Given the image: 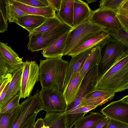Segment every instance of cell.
Instances as JSON below:
<instances>
[{"label":"cell","instance_id":"6da1fadb","mask_svg":"<svg viewBox=\"0 0 128 128\" xmlns=\"http://www.w3.org/2000/svg\"><path fill=\"white\" fill-rule=\"evenodd\" d=\"M96 88L115 93L128 88V50L118 58L106 72L100 75Z\"/></svg>","mask_w":128,"mask_h":128},{"label":"cell","instance_id":"7a4b0ae2","mask_svg":"<svg viewBox=\"0 0 128 128\" xmlns=\"http://www.w3.org/2000/svg\"><path fill=\"white\" fill-rule=\"evenodd\" d=\"M40 61L39 80L42 88H53L63 92L68 62L62 57Z\"/></svg>","mask_w":128,"mask_h":128},{"label":"cell","instance_id":"3957f363","mask_svg":"<svg viewBox=\"0 0 128 128\" xmlns=\"http://www.w3.org/2000/svg\"><path fill=\"white\" fill-rule=\"evenodd\" d=\"M106 30L104 28L91 22L89 20L71 29L67 38L63 56L68 55L74 49L92 35Z\"/></svg>","mask_w":128,"mask_h":128},{"label":"cell","instance_id":"277c9868","mask_svg":"<svg viewBox=\"0 0 128 128\" xmlns=\"http://www.w3.org/2000/svg\"><path fill=\"white\" fill-rule=\"evenodd\" d=\"M72 28L63 23L50 31L41 34H29L28 50L33 52L46 48Z\"/></svg>","mask_w":128,"mask_h":128},{"label":"cell","instance_id":"5b68a950","mask_svg":"<svg viewBox=\"0 0 128 128\" xmlns=\"http://www.w3.org/2000/svg\"><path fill=\"white\" fill-rule=\"evenodd\" d=\"M39 96L46 114L65 112L67 106L63 92L54 88H42Z\"/></svg>","mask_w":128,"mask_h":128},{"label":"cell","instance_id":"8992f818","mask_svg":"<svg viewBox=\"0 0 128 128\" xmlns=\"http://www.w3.org/2000/svg\"><path fill=\"white\" fill-rule=\"evenodd\" d=\"M42 110H44L37 90L33 96L30 95L20 104L18 112L10 128H22L31 117Z\"/></svg>","mask_w":128,"mask_h":128},{"label":"cell","instance_id":"52a82bcc","mask_svg":"<svg viewBox=\"0 0 128 128\" xmlns=\"http://www.w3.org/2000/svg\"><path fill=\"white\" fill-rule=\"evenodd\" d=\"M39 66L36 61L26 60L24 62L20 87L18 92L20 98H25L30 95L39 80Z\"/></svg>","mask_w":128,"mask_h":128},{"label":"cell","instance_id":"ba28073f","mask_svg":"<svg viewBox=\"0 0 128 128\" xmlns=\"http://www.w3.org/2000/svg\"><path fill=\"white\" fill-rule=\"evenodd\" d=\"M126 46L120 42L110 37L103 48L104 50L98 66L100 75L106 72L116 60L124 53Z\"/></svg>","mask_w":128,"mask_h":128},{"label":"cell","instance_id":"9c48e42d","mask_svg":"<svg viewBox=\"0 0 128 128\" xmlns=\"http://www.w3.org/2000/svg\"><path fill=\"white\" fill-rule=\"evenodd\" d=\"M89 20L106 30L114 31L122 28L116 13L110 10L98 8L92 11Z\"/></svg>","mask_w":128,"mask_h":128},{"label":"cell","instance_id":"30bf717a","mask_svg":"<svg viewBox=\"0 0 128 128\" xmlns=\"http://www.w3.org/2000/svg\"><path fill=\"white\" fill-rule=\"evenodd\" d=\"M100 74L98 66L90 70L86 73L82 80L76 98L71 103L74 106H80L84 98L96 88V85Z\"/></svg>","mask_w":128,"mask_h":128},{"label":"cell","instance_id":"8fae6325","mask_svg":"<svg viewBox=\"0 0 128 128\" xmlns=\"http://www.w3.org/2000/svg\"><path fill=\"white\" fill-rule=\"evenodd\" d=\"M0 59L7 68L8 73H12L23 66L22 58L7 43L0 42Z\"/></svg>","mask_w":128,"mask_h":128},{"label":"cell","instance_id":"7c38bea8","mask_svg":"<svg viewBox=\"0 0 128 128\" xmlns=\"http://www.w3.org/2000/svg\"><path fill=\"white\" fill-rule=\"evenodd\" d=\"M110 37L109 34L106 31H101L95 34L74 49L68 56L73 57L96 46L100 47L102 50Z\"/></svg>","mask_w":128,"mask_h":128},{"label":"cell","instance_id":"4fadbf2b","mask_svg":"<svg viewBox=\"0 0 128 128\" xmlns=\"http://www.w3.org/2000/svg\"><path fill=\"white\" fill-rule=\"evenodd\" d=\"M100 112L106 117L128 124V104L121 99L111 102Z\"/></svg>","mask_w":128,"mask_h":128},{"label":"cell","instance_id":"5bb4252c","mask_svg":"<svg viewBox=\"0 0 128 128\" xmlns=\"http://www.w3.org/2000/svg\"><path fill=\"white\" fill-rule=\"evenodd\" d=\"M114 92L109 90L96 89L84 98L80 107L86 106L97 107L112 100L115 94Z\"/></svg>","mask_w":128,"mask_h":128},{"label":"cell","instance_id":"9a60e30c","mask_svg":"<svg viewBox=\"0 0 128 128\" xmlns=\"http://www.w3.org/2000/svg\"><path fill=\"white\" fill-rule=\"evenodd\" d=\"M80 71L73 75L63 91L67 106L73 102L76 98L84 78L80 74Z\"/></svg>","mask_w":128,"mask_h":128},{"label":"cell","instance_id":"2e32d148","mask_svg":"<svg viewBox=\"0 0 128 128\" xmlns=\"http://www.w3.org/2000/svg\"><path fill=\"white\" fill-rule=\"evenodd\" d=\"M92 49L72 57V58L70 61L68 62V65L63 90L67 85L73 75L78 71L80 70L87 58Z\"/></svg>","mask_w":128,"mask_h":128},{"label":"cell","instance_id":"e0dca14e","mask_svg":"<svg viewBox=\"0 0 128 128\" xmlns=\"http://www.w3.org/2000/svg\"><path fill=\"white\" fill-rule=\"evenodd\" d=\"M92 12L88 4L81 0H74L73 29L88 20Z\"/></svg>","mask_w":128,"mask_h":128},{"label":"cell","instance_id":"ac0fdd59","mask_svg":"<svg viewBox=\"0 0 128 128\" xmlns=\"http://www.w3.org/2000/svg\"><path fill=\"white\" fill-rule=\"evenodd\" d=\"M11 0L19 9L27 14L41 16L46 18L54 17L56 16V11L50 5L45 7H36L26 4L17 0Z\"/></svg>","mask_w":128,"mask_h":128},{"label":"cell","instance_id":"d6986e66","mask_svg":"<svg viewBox=\"0 0 128 128\" xmlns=\"http://www.w3.org/2000/svg\"><path fill=\"white\" fill-rule=\"evenodd\" d=\"M22 69L23 66L12 73L5 97L0 107L13 98L19 91Z\"/></svg>","mask_w":128,"mask_h":128},{"label":"cell","instance_id":"ffe728a7","mask_svg":"<svg viewBox=\"0 0 128 128\" xmlns=\"http://www.w3.org/2000/svg\"><path fill=\"white\" fill-rule=\"evenodd\" d=\"M69 32L65 34L50 46L43 50L41 54L43 57L46 58H51L62 57L64 56L63 52Z\"/></svg>","mask_w":128,"mask_h":128},{"label":"cell","instance_id":"44dd1931","mask_svg":"<svg viewBox=\"0 0 128 128\" xmlns=\"http://www.w3.org/2000/svg\"><path fill=\"white\" fill-rule=\"evenodd\" d=\"M46 19L41 16L27 14L18 19L14 23L26 30L30 34L41 25Z\"/></svg>","mask_w":128,"mask_h":128},{"label":"cell","instance_id":"7402d4cb","mask_svg":"<svg viewBox=\"0 0 128 128\" xmlns=\"http://www.w3.org/2000/svg\"><path fill=\"white\" fill-rule=\"evenodd\" d=\"M74 0H62L61 6L56 16L64 24L72 28Z\"/></svg>","mask_w":128,"mask_h":128},{"label":"cell","instance_id":"603a6c76","mask_svg":"<svg viewBox=\"0 0 128 128\" xmlns=\"http://www.w3.org/2000/svg\"><path fill=\"white\" fill-rule=\"evenodd\" d=\"M102 49L99 46L94 48L80 71L81 76L84 77L88 72L94 67L99 66L102 57Z\"/></svg>","mask_w":128,"mask_h":128},{"label":"cell","instance_id":"cb8c5ba5","mask_svg":"<svg viewBox=\"0 0 128 128\" xmlns=\"http://www.w3.org/2000/svg\"><path fill=\"white\" fill-rule=\"evenodd\" d=\"M105 117L102 113H91L77 121L74 125V128H93Z\"/></svg>","mask_w":128,"mask_h":128},{"label":"cell","instance_id":"d4e9b609","mask_svg":"<svg viewBox=\"0 0 128 128\" xmlns=\"http://www.w3.org/2000/svg\"><path fill=\"white\" fill-rule=\"evenodd\" d=\"M44 120L45 124L48 128H66L64 112L46 114Z\"/></svg>","mask_w":128,"mask_h":128},{"label":"cell","instance_id":"484cf974","mask_svg":"<svg viewBox=\"0 0 128 128\" xmlns=\"http://www.w3.org/2000/svg\"><path fill=\"white\" fill-rule=\"evenodd\" d=\"M5 8L6 18L9 22H14L18 19L27 14L12 3L11 0H5Z\"/></svg>","mask_w":128,"mask_h":128},{"label":"cell","instance_id":"4316f807","mask_svg":"<svg viewBox=\"0 0 128 128\" xmlns=\"http://www.w3.org/2000/svg\"><path fill=\"white\" fill-rule=\"evenodd\" d=\"M63 24L56 16L54 17L47 18L41 25L30 34H40L50 31Z\"/></svg>","mask_w":128,"mask_h":128},{"label":"cell","instance_id":"83f0119b","mask_svg":"<svg viewBox=\"0 0 128 128\" xmlns=\"http://www.w3.org/2000/svg\"><path fill=\"white\" fill-rule=\"evenodd\" d=\"M122 28L128 32V0H126L116 13Z\"/></svg>","mask_w":128,"mask_h":128},{"label":"cell","instance_id":"f1b7e54d","mask_svg":"<svg viewBox=\"0 0 128 128\" xmlns=\"http://www.w3.org/2000/svg\"><path fill=\"white\" fill-rule=\"evenodd\" d=\"M19 106L8 113L0 114V128H10L17 114Z\"/></svg>","mask_w":128,"mask_h":128},{"label":"cell","instance_id":"f546056e","mask_svg":"<svg viewBox=\"0 0 128 128\" xmlns=\"http://www.w3.org/2000/svg\"><path fill=\"white\" fill-rule=\"evenodd\" d=\"M106 32L109 34L110 37L120 42L128 47V32L123 28L114 31L106 30Z\"/></svg>","mask_w":128,"mask_h":128},{"label":"cell","instance_id":"4dcf8cb0","mask_svg":"<svg viewBox=\"0 0 128 128\" xmlns=\"http://www.w3.org/2000/svg\"><path fill=\"white\" fill-rule=\"evenodd\" d=\"M126 0H102L100 1L99 8L100 9H108L116 12Z\"/></svg>","mask_w":128,"mask_h":128},{"label":"cell","instance_id":"1f68e13d","mask_svg":"<svg viewBox=\"0 0 128 128\" xmlns=\"http://www.w3.org/2000/svg\"><path fill=\"white\" fill-rule=\"evenodd\" d=\"M18 92L12 99L0 107V114L10 112L18 106L20 99Z\"/></svg>","mask_w":128,"mask_h":128},{"label":"cell","instance_id":"d6a6232c","mask_svg":"<svg viewBox=\"0 0 128 128\" xmlns=\"http://www.w3.org/2000/svg\"><path fill=\"white\" fill-rule=\"evenodd\" d=\"M8 26L5 8V0H0V33L8 30Z\"/></svg>","mask_w":128,"mask_h":128},{"label":"cell","instance_id":"836d02e7","mask_svg":"<svg viewBox=\"0 0 128 128\" xmlns=\"http://www.w3.org/2000/svg\"><path fill=\"white\" fill-rule=\"evenodd\" d=\"M28 6L36 7H45L50 5L47 0H17Z\"/></svg>","mask_w":128,"mask_h":128},{"label":"cell","instance_id":"e575fe53","mask_svg":"<svg viewBox=\"0 0 128 128\" xmlns=\"http://www.w3.org/2000/svg\"><path fill=\"white\" fill-rule=\"evenodd\" d=\"M108 128H128V124L111 119Z\"/></svg>","mask_w":128,"mask_h":128},{"label":"cell","instance_id":"d590c367","mask_svg":"<svg viewBox=\"0 0 128 128\" xmlns=\"http://www.w3.org/2000/svg\"><path fill=\"white\" fill-rule=\"evenodd\" d=\"M49 4L57 12L60 9L62 0H47Z\"/></svg>","mask_w":128,"mask_h":128},{"label":"cell","instance_id":"8d00e7d4","mask_svg":"<svg viewBox=\"0 0 128 128\" xmlns=\"http://www.w3.org/2000/svg\"><path fill=\"white\" fill-rule=\"evenodd\" d=\"M37 114L31 117L23 125L22 128H33Z\"/></svg>","mask_w":128,"mask_h":128},{"label":"cell","instance_id":"74e56055","mask_svg":"<svg viewBox=\"0 0 128 128\" xmlns=\"http://www.w3.org/2000/svg\"><path fill=\"white\" fill-rule=\"evenodd\" d=\"M110 119L106 116L98 124L93 128H108Z\"/></svg>","mask_w":128,"mask_h":128},{"label":"cell","instance_id":"f35d334b","mask_svg":"<svg viewBox=\"0 0 128 128\" xmlns=\"http://www.w3.org/2000/svg\"><path fill=\"white\" fill-rule=\"evenodd\" d=\"M33 128H48L44 123V118H38L35 122Z\"/></svg>","mask_w":128,"mask_h":128},{"label":"cell","instance_id":"ab89813d","mask_svg":"<svg viewBox=\"0 0 128 128\" xmlns=\"http://www.w3.org/2000/svg\"><path fill=\"white\" fill-rule=\"evenodd\" d=\"M8 73L7 68L0 59V76L5 75Z\"/></svg>","mask_w":128,"mask_h":128},{"label":"cell","instance_id":"60d3db41","mask_svg":"<svg viewBox=\"0 0 128 128\" xmlns=\"http://www.w3.org/2000/svg\"><path fill=\"white\" fill-rule=\"evenodd\" d=\"M10 82L5 86L0 96V106L4 98Z\"/></svg>","mask_w":128,"mask_h":128},{"label":"cell","instance_id":"b9f144b4","mask_svg":"<svg viewBox=\"0 0 128 128\" xmlns=\"http://www.w3.org/2000/svg\"><path fill=\"white\" fill-rule=\"evenodd\" d=\"M12 75L3 82L0 87V96L3 90L6 85L10 82L11 79Z\"/></svg>","mask_w":128,"mask_h":128},{"label":"cell","instance_id":"7bdbcfd3","mask_svg":"<svg viewBox=\"0 0 128 128\" xmlns=\"http://www.w3.org/2000/svg\"><path fill=\"white\" fill-rule=\"evenodd\" d=\"M12 75L11 74L8 73L5 75L0 76V83L4 82Z\"/></svg>","mask_w":128,"mask_h":128},{"label":"cell","instance_id":"ee69618b","mask_svg":"<svg viewBox=\"0 0 128 128\" xmlns=\"http://www.w3.org/2000/svg\"><path fill=\"white\" fill-rule=\"evenodd\" d=\"M121 100L124 102L128 104V95L124 96Z\"/></svg>","mask_w":128,"mask_h":128},{"label":"cell","instance_id":"f6af8a7d","mask_svg":"<svg viewBox=\"0 0 128 128\" xmlns=\"http://www.w3.org/2000/svg\"><path fill=\"white\" fill-rule=\"evenodd\" d=\"M86 1L87 2L88 4L96 2L97 1V0H88Z\"/></svg>","mask_w":128,"mask_h":128},{"label":"cell","instance_id":"bcb514c9","mask_svg":"<svg viewBox=\"0 0 128 128\" xmlns=\"http://www.w3.org/2000/svg\"><path fill=\"white\" fill-rule=\"evenodd\" d=\"M2 83H0V86H1V85L2 84Z\"/></svg>","mask_w":128,"mask_h":128}]
</instances>
